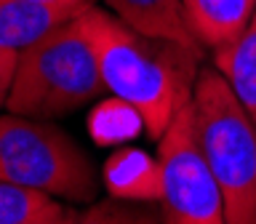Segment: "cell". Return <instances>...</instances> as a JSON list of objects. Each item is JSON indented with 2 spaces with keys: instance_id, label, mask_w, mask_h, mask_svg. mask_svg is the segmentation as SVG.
Masks as SVG:
<instances>
[{
  "instance_id": "3",
  "label": "cell",
  "mask_w": 256,
  "mask_h": 224,
  "mask_svg": "<svg viewBox=\"0 0 256 224\" xmlns=\"http://www.w3.org/2000/svg\"><path fill=\"white\" fill-rule=\"evenodd\" d=\"M192 110L200 150L224 198L227 224H256V123L216 67H200Z\"/></svg>"
},
{
  "instance_id": "7",
  "label": "cell",
  "mask_w": 256,
  "mask_h": 224,
  "mask_svg": "<svg viewBox=\"0 0 256 224\" xmlns=\"http://www.w3.org/2000/svg\"><path fill=\"white\" fill-rule=\"evenodd\" d=\"M102 179L110 198L126 203H160L163 198V166L160 158L139 147L123 144L104 160Z\"/></svg>"
},
{
  "instance_id": "17",
  "label": "cell",
  "mask_w": 256,
  "mask_h": 224,
  "mask_svg": "<svg viewBox=\"0 0 256 224\" xmlns=\"http://www.w3.org/2000/svg\"><path fill=\"white\" fill-rule=\"evenodd\" d=\"M254 27H256V19H254Z\"/></svg>"
},
{
  "instance_id": "9",
  "label": "cell",
  "mask_w": 256,
  "mask_h": 224,
  "mask_svg": "<svg viewBox=\"0 0 256 224\" xmlns=\"http://www.w3.org/2000/svg\"><path fill=\"white\" fill-rule=\"evenodd\" d=\"M99 3L118 19H123L128 27L139 30L144 35L171 40V43H179L200 56L206 54L187 30L182 0H99Z\"/></svg>"
},
{
  "instance_id": "12",
  "label": "cell",
  "mask_w": 256,
  "mask_h": 224,
  "mask_svg": "<svg viewBox=\"0 0 256 224\" xmlns=\"http://www.w3.org/2000/svg\"><path fill=\"white\" fill-rule=\"evenodd\" d=\"M59 206V200L46 195V192L22 187V184L0 179V224H19L38 214L51 211Z\"/></svg>"
},
{
  "instance_id": "15",
  "label": "cell",
  "mask_w": 256,
  "mask_h": 224,
  "mask_svg": "<svg viewBox=\"0 0 256 224\" xmlns=\"http://www.w3.org/2000/svg\"><path fill=\"white\" fill-rule=\"evenodd\" d=\"M16 64H19V59L0 56V110L6 107L8 94H11V83H14V75H16Z\"/></svg>"
},
{
  "instance_id": "2",
  "label": "cell",
  "mask_w": 256,
  "mask_h": 224,
  "mask_svg": "<svg viewBox=\"0 0 256 224\" xmlns=\"http://www.w3.org/2000/svg\"><path fill=\"white\" fill-rule=\"evenodd\" d=\"M107 91L78 16L59 24L19 56L6 110L56 120L96 104Z\"/></svg>"
},
{
  "instance_id": "11",
  "label": "cell",
  "mask_w": 256,
  "mask_h": 224,
  "mask_svg": "<svg viewBox=\"0 0 256 224\" xmlns=\"http://www.w3.org/2000/svg\"><path fill=\"white\" fill-rule=\"evenodd\" d=\"M144 128L142 112L128 104L120 96H107L99 99L88 112V136L99 147H123V144L134 142Z\"/></svg>"
},
{
  "instance_id": "13",
  "label": "cell",
  "mask_w": 256,
  "mask_h": 224,
  "mask_svg": "<svg viewBox=\"0 0 256 224\" xmlns=\"http://www.w3.org/2000/svg\"><path fill=\"white\" fill-rule=\"evenodd\" d=\"M75 224H155L150 214L136 206H126V200L110 198L104 203H94L78 216Z\"/></svg>"
},
{
  "instance_id": "14",
  "label": "cell",
  "mask_w": 256,
  "mask_h": 224,
  "mask_svg": "<svg viewBox=\"0 0 256 224\" xmlns=\"http://www.w3.org/2000/svg\"><path fill=\"white\" fill-rule=\"evenodd\" d=\"M78 211L75 208H70V206H54L51 211H46V214H38V216H32V219L27 222H19V224H75L78 222Z\"/></svg>"
},
{
  "instance_id": "5",
  "label": "cell",
  "mask_w": 256,
  "mask_h": 224,
  "mask_svg": "<svg viewBox=\"0 0 256 224\" xmlns=\"http://www.w3.org/2000/svg\"><path fill=\"white\" fill-rule=\"evenodd\" d=\"M158 158L163 166V224H227L222 190L198 142L192 99L158 139Z\"/></svg>"
},
{
  "instance_id": "8",
  "label": "cell",
  "mask_w": 256,
  "mask_h": 224,
  "mask_svg": "<svg viewBox=\"0 0 256 224\" xmlns=\"http://www.w3.org/2000/svg\"><path fill=\"white\" fill-rule=\"evenodd\" d=\"M80 11L30 0H0V56L19 59L30 46L59 24L75 19Z\"/></svg>"
},
{
  "instance_id": "16",
  "label": "cell",
  "mask_w": 256,
  "mask_h": 224,
  "mask_svg": "<svg viewBox=\"0 0 256 224\" xmlns=\"http://www.w3.org/2000/svg\"><path fill=\"white\" fill-rule=\"evenodd\" d=\"M30 3H43V6H59V8H72V11H83L94 0H30Z\"/></svg>"
},
{
  "instance_id": "4",
  "label": "cell",
  "mask_w": 256,
  "mask_h": 224,
  "mask_svg": "<svg viewBox=\"0 0 256 224\" xmlns=\"http://www.w3.org/2000/svg\"><path fill=\"white\" fill-rule=\"evenodd\" d=\"M0 179L88 203L96 198V174L88 155L54 120L0 115Z\"/></svg>"
},
{
  "instance_id": "10",
  "label": "cell",
  "mask_w": 256,
  "mask_h": 224,
  "mask_svg": "<svg viewBox=\"0 0 256 224\" xmlns=\"http://www.w3.org/2000/svg\"><path fill=\"white\" fill-rule=\"evenodd\" d=\"M214 67L224 75L232 94L256 123V27L248 30L238 43L216 51Z\"/></svg>"
},
{
  "instance_id": "1",
  "label": "cell",
  "mask_w": 256,
  "mask_h": 224,
  "mask_svg": "<svg viewBox=\"0 0 256 224\" xmlns=\"http://www.w3.org/2000/svg\"><path fill=\"white\" fill-rule=\"evenodd\" d=\"M78 24L96 56L107 91L134 104L147 134L160 139L176 112L192 99L200 54L128 27L96 0L78 14Z\"/></svg>"
},
{
  "instance_id": "6",
  "label": "cell",
  "mask_w": 256,
  "mask_h": 224,
  "mask_svg": "<svg viewBox=\"0 0 256 224\" xmlns=\"http://www.w3.org/2000/svg\"><path fill=\"white\" fill-rule=\"evenodd\" d=\"M184 22L203 51L238 43L256 19V0H182Z\"/></svg>"
}]
</instances>
